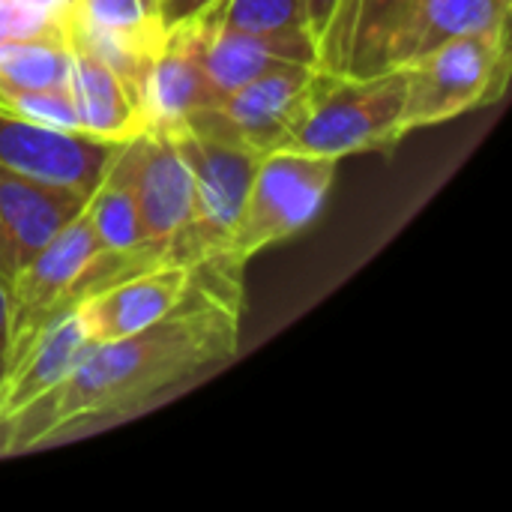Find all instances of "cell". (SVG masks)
<instances>
[{"instance_id":"cell-1","label":"cell","mask_w":512,"mask_h":512,"mask_svg":"<svg viewBox=\"0 0 512 512\" xmlns=\"http://www.w3.org/2000/svg\"><path fill=\"white\" fill-rule=\"evenodd\" d=\"M243 276L204 258L189 267L183 300L156 324L96 342L45 396L9 417L0 453H24L84 423L120 417L171 384L237 354Z\"/></svg>"},{"instance_id":"cell-2","label":"cell","mask_w":512,"mask_h":512,"mask_svg":"<svg viewBox=\"0 0 512 512\" xmlns=\"http://www.w3.org/2000/svg\"><path fill=\"white\" fill-rule=\"evenodd\" d=\"M405 111V69L393 66L378 75L354 78L321 72L312 102L288 144V150L345 159L369 150L396 147Z\"/></svg>"},{"instance_id":"cell-3","label":"cell","mask_w":512,"mask_h":512,"mask_svg":"<svg viewBox=\"0 0 512 512\" xmlns=\"http://www.w3.org/2000/svg\"><path fill=\"white\" fill-rule=\"evenodd\" d=\"M402 69V132L408 135L504 96L510 81V30L444 42Z\"/></svg>"},{"instance_id":"cell-4","label":"cell","mask_w":512,"mask_h":512,"mask_svg":"<svg viewBox=\"0 0 512 512\" xmlns=\"http://www.w3.org/2000/svg\"><path fill=\"white\" fill-rule=\"evenodd\" d=\"M336 165V159L297 150L264 153L243 201L237 228L219 255L234 267H246L267 246L306 231L327 204Z\"/></svg>"},{"instance_id":"cell-5","label":"cell","mask_w":512,"mask_h":512,"mask_svg":"<svg viewBox=\"0 0 512 512\" xmlns=\"http://www.w3.org/2000/svg\"><path fill=\"white\" fill-rule=\"evenodd\" d=\"M321 72L324 69L306 63H279L234 93L216 99L210 108L195 111L180 126L255 153L288 150Z\"/></svg>"},{"instance_id":"cell-6","label":"cell","mask_w":512,"mask_h":512,"mask_svg":"<svg viewBox=\"0 0 512 512\" xmlns=\"http://www.w3.org/2000/svg\"><path fill=\"white\" fill-rule=\"evenodd\" d=\"M120 159L126 165L135 192L144 240L168 249L171 264L180 267L198 264L204 252L192 231L195 222L192 174L183 156L177 153L171 135L162 129H144L123 144Z\"/></svg>"},{"instance_id":"cell-7","label":"cell","mask_w":512,"mask_h":512,"mask_svg":"<svg viewBox=\"0 0 512 512\" xmlns=\"http://www.w3.org/2000/svg\"><path fill=\"white\" fill-rule=\"evenodd\" d=\"M96 252L99 240L93 234L87 210H81L9 279V369L24 357V351L51 321L63 318L60 303L75 276Z\"/></svg>"},{"instance_id":"cell-8","label":"cell","mask_w":512,"mask_h":512,"mask_svg":"<svg viewBox=\"0 0 512 512\" xmlns=\"http://www.w3.org/2000/svg\"><path fill=\"white\" fill-rule=\"evenodd\" d=\"M162 132L171 135L177 153L183 156L192 174V192H195L192 231L198 237V246L204 258L219 255L225 252L237 228L243 201L249 195V186L255 180V171L264 153L198 135L186 126L162 129Z\"/></svg>"},{"instance_id":"cell-9","label":"cell","mask_w":512,"mask_h":512,"mask_svg":"<svg viewBox=\"0 0 512 512\" xmlns=\"http://www.w3.org/2000/svg\"><path fill=\"white\" fill-rule=\"evenodd\" d=\"M126 141H105L72 129L24 120L0 108V165L84 198L96 192Z\"/></svg>"},{"instance_id":"cell-10","label":"cell","mask_w":512,"mask_h":512,"mask_svg":"<svg viewBox=\"0 0 512 512\" xmlns=\"http://www.w3.org/2000/svg\"><path fill=\"white\" fill-rule=\"evenodd\" d=\"M87 198L0 165V276L9 279L81 210Z\"/></svg>"},{"instance_id":"cell-11","label":"cell","mask_w":512,"mask_h":512,"mask_svg":"<svg viewBox=\"0 0 512 512\" xmlns=\"http://www.w3.org/2000/svg\"><path fill=\"white\" fill-rule=\"evenodd\" d=\"M213 102L216 93L198 57L195 27L189 21H180L168 27L141 81V108L147 117V129H174Z\"/></svg>"},{"instance_id":"cell-12","label":"cell","mask_w":512,"mask_h":512,"mask_svg":"<svg viewBox=\"0 0 512 512\" xmlns=\"http://www.w3.org/2000/svg\"><path fill=\"white\" fill-rule=\"evenodd\" d=\"M186 285H189V267L168 264L138 273L126 282L111 285L108 291L87 297L75 312L93 345L111 342V339L132 336L165 318L183 300Z\"/></svg>"},{"instance_id":"cell-13","label":"cell","mask_w":512,"mask_h":512,"mask_svg":"<svg viewBox=\"0 0 512 512\" xmlns=\"http://www.w3.org/2000/svg\"><path fill=\"white\" fill-rule=\"evenodd\" d=\"M69 39V93L78 111V126L84 135L105 141H129L147 129L144 108L132 87L84 42Z\"/></svg>"},{"instance_id":"cell-14","label":"cell","mask_w":512,"mask_h":512,"mask_svg":"<svg viewBox=\"0 0 512 512\" xmlns=\"http://www.w3.org/2000/svg\"><path fill=\"white\" fill-rule=\"evenodd\" d=\"M90 345L93 342L87 339L75 309L51 321L39 333V339L24 351V357L6 372V381L0 387V423H6L30 402L54 390L78 366Z\"/></svg>"},{"instance_id":"cell-15","label":"cell","mask_w":512,"mask_h":512,"mask_svg":"<svg viewBox=\"0 0 512 512\" xmlns=\"http://www.w3.org/2000/svg\"><path fill=\"white\" fill-rule=\"evenodd\" d=\"M510 9L512 0H417L393 48V66H408L453 39L507 33Z\"/></svg>"},{"instance_id":"cell-16","label":"cell","mask_w":512,"mask_h":512,"mask_svg":"<svg viewBox=\"0 0 512 512\" xmlns=\"http://www.w3.org/2000/svg\"><path fill=\"white\" fill-rule=\"evenodd\" d=\"M195 18L264 39L282 60L318 66L306 33V0H216Z\"/></svg>"},{"instance_id":"cell-17","label":"cell","mask_w":512,"mask_h":512,"mask_svg":"<svg viewBox=\"0 0 512 512\" xmlns=\"http://www.w3.org/2000/svg\"><path fill=\"white\" fill-rule=\"evenodd\" d=\"M189 24L195 27L198 57H201L204 75H207L216 99L234 93L237 87L249 84L252 78H258L261 72H267L279 63H291V60H282L270 42L255 39L249 33L216 27V24H207L198 18H189Z\"/></svg>"},{"instance_id":"cell-18","label":"cell","mask_w":512,"mask_h":512,"mask_svg":"<svg viewBox=\"0 0 512 512\" xmlns=\"http://www.w3.org/2000/svg\"><path fill=\"white\" fill-rule=\"evenodd\" d=\"M69 39L63 18L33 36L0 39V84L27 90H69Z\"/></svg>"},{"instance_id":"cell-19","label":"cell","mask_w":512,"mask_h":512,"mask_svg":"<svg viewBox=\"0 0 512 512\" xmlns=\"http://www.w3.org/2000/svg\"><path fill=\"white\" fill-rule=\"evenodd\" d=\"M414 6L417 0H357L342 75L366 78L393 69V48Z\"/></svg>"},{"instance_id":"cell-20","label":"cell","mask_w":512,"mask_h":512,"mask_svg":"<svg viewBox=\"0 0 512 512\" xmlns=\"http://www.w3.org/2000/svg\"><path fill=\"white\" fill-rule=\"evenodd\" d=\"M84 210H87V219L99 240V249L120 252V249H135V246L147 243L144 231H141L138 207H135V192H132V183H129L120 153L111 162L108 174L102 177V183L96 186V192L87 198Z\"/></svg>"},{"instance_id":"cell-21","label":"cell","mask_w":512,"mask_h":512,"mask_svg":"<svg viewBox=\"0 0 512 512\" xmlns=\"http://www.w3.org/2000/svg\"><path fill=\"white\" fill-rule=\"evenodd\" d=\"M354 12L357 0H306V33L312 39L318 69L336 75L345 72Z\"/></svg>"},{"instance_id":"cell-22","label":"cell","mask_w":512,"mask_h":512,"mask_svg":"<svg viewBox=\"0 0 512 512\" xmlns=\"http://www.w3.org/2000/svg\"><path fill=\"white\" fill-rule=\"evenodd\" d=\"M0 108L33 123L81 132L78 111L69 90H27V87L0 84Z\"/></svg>"},{"instance_id":"cell-23","label":"cell","mask_w":512,"mask_h":512,"mask_svg":"<svg viewBox=\"0 0 512 512\" xmlns=\"http://www.w3.org/2000/svg\"><path fill=\"white\" fill-rule=\"evenodd\" d=\"M213 3L216 0H168V3H162V12H159L162 27L168 30V27H174L180 21H189V18H195L198 12H204Z\"/></svg>"},{"instance_id":"cell-24","label":"cell","mask_w":512,"mask_h":512,"mask_svg":"<svg viewBox=\"0 0 512 512\" xmlns=\"http://www.w3.org/2000/svg\"><path fill=\"white\" fill-rule=\"evenodd\" d=\"M9 318H12V309H9V285L0 276V387H3V378L9 372Z\"/></svg>"},{"instance_id":"cell-25","label":"cell","mask_w":512,"mask_h":512,"mask_svg":"<svg viewBox=\"0 0 512 512\" xmlns=\"http://www.w3.org/2000/svg\"><path fill=\"white\" fill-rule=\"evenodd\" d=\"M15 3H24V6L36 9V12H45V15H63L72 0H15Z\"/></svg>"},{"instance_id":"cell-26","label":"cell","mask_w":512,"mask_h":512,"mask_svg":"<svg viewBox=\"0 0 512 512\" xmlns=\"http://www.w3.org/2000/svg\"><path fill=\"white\" fill-rule=\"evenodd\" d=\"M141 3H144V9H147L150 15H156V18H159V9H162V0H141ZM159 21H162V18H159Z\"/></svg>"},{"instance_id":"cell-27","label":"cell","mask_w":512,"mask_h":512,"mask_svg":"<svg viewBox=\"0 0 512 512\" xmlns=\"http://www.w3.org/2000/svg\"><path fill=\"white\" fill-rule=\"evenodd\" d=\"M162 3H168V0H162ZM159 12H162V9H159Z\"/></svg>"}]
</instances>
